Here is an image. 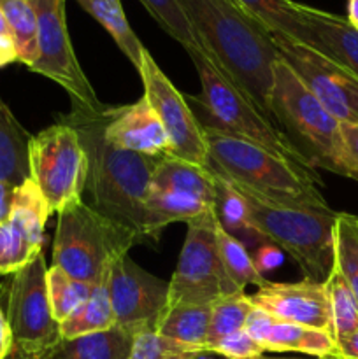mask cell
<instances>
[{
    "label": "cell",
    "mask_w": 358,
    "mask_h": 359,
    "mask_svg": "<svg viewBox=\"0 0 358 359\" xmlns=\"http://www.w3.org/2000/svg\"><path fill=\"white\" fill-rule=\"evenodd\" d=\"M179 4L211 62L274 123L270 93L274 67L281 55L272 34L235 0H179Z\"/></svg>",
    "instance_id": "cell-1"
},
{
    "label": "cell",
    "mask_w": 358,
    "mask_h": 359,
    "mask_svg": "<svg viewBox=\"0 0 358 359\" xmlns=\"http://www.w3.org/2000/svg\"><path fill=\"white\" fill-rule=\"evenodd\" d=\"M109 105L98 111H72L62 116L79 133L86 149L88 205L102 216L135 231L142 242H150L146 231V198L151 175L161 158L144 156L116 147L104 135Z\"/></svg>",
    "instance_id": "cell-2"
},
{
    "label": "cell",
    "mask_w": 358,
    "mask_h": 359,
    "mask_svg": "<svg viewBox=\"0 0 358 359\" xmlns=\"http://www.w3.org/2000/svg\"><path fill=\"white\" fill-rule=\"evenodd\" d=\"M202 130L209 168L235 188L274 205L290 209H330L318 188V184H321L319 175L307 174L276 154L235 139L211 125H202Z\"/></svg>",
    "instance_id": "cell-3"
},
{
    "label": "cell",
    "mask_w": 358,
    "mask_h": 359,
    "mask_svg": "<svg viewBox=\"0 0 358 359\" xmlns=\"http://www.w3.org/2000/svg\"><path fill=\"white\" fill-rule=\"evenodd\" d=\"M186 53L197 69L202 88L200 95L186 100L202 125H211L235 139L255 144L307 174L319 175L297 153L283 132L269 121L211 62L204 49L195 48Z\"/></svg>",
    "instance_id": "cell-4"
},
{
    "label": "cell",
    "mask_w": 358,
    "mask_h": 359,
    "mask_svg": "<svg viewBox=\"0 0 358 359\" xmlns=\"http://www.w3.org/2000/svg\"><path fill=\"white\" fill-rule=\"evenodd\" d=\"M270 114L309 167L347 177L340 123L323 107L283 58L274 67Z\"/></svg>",
    "instance_id": "cell-5"
},
{
    "label": "cell",
    "mask_w": 358,
    "mask_h": 359,
    "mask_svg": "<svg viewBox=\"0 0 358 359\" xmlns=\"http://www.w3.org/2000/svg\"><path fill=\"white\" fill-rule=\"evenodd\" d=\"M140 242L133 230L79 202L58 212L53 265L74 279L97 286L107 277L112 263Z\"/></svg>",
    "instance_id": "cell-6"
},
{
    "label": "cell",
    "mask_w": 358,
    "mask_h": 359,
    "mask_svg": "<svg viewBox=\"0 0 358 359\" xmlns=\"http://www.w3.org/2000/svg\"><path fill=\"white\" fill-rule=\"evenodd\" d=\"M239 189V188H237ZM249 226L263 241L286 252L304 279L325 283L333 269V209H290L274 205L248 191Z\"/></svg>",
    "instance_id": "cell-7"
},
{
    "label": "cell",
    "mask_w": 358,
    "mask_h": 359,
    "mask_svg": "<svg viewBox=\"0 0 358 359\" xmlns=\"http://www.w3.org/2000/svg\"><path fill=\"white\" fill-rule=\"evenodd\" d=\"M30 179L37 184L49 214L83 202L88 156L79 133L60 119L32 135L28 146Z\"/></svg>",
    "instance_id": "cell-8"
},
{
    "label": "cell",
    "mask_w": 358,
    "mask_h": 359,
    "mask_svg": "<svg viewBox=\"0 0 358 359\" xmlns=\"http://www.w3.org/2000/svg\"><path fill=\"white\" fill-rule=\"evenodd\" d=\"M178 266L168 280V307L213 305L228 294L242 293L225 272L216 248V216L209 210L188 221Z\"/></svg>",
    "instance_id": "cell-9"
},
{
    "label": "cell",
    "mask_w": 358,
    "mask_h": 359,
    "mask_svg": "<svg viewBox=\"0 0 358 359\" xmlns=\"http://www.w3.org/2000/svg\"><path fill=\"white\" fill-rule=\"evenodd\" d=\"M48 265L39 252L23 269L11 273L7 283L6 314L13 337V349L28 356H41L55 346L60 335V325L53 318L48 298Z\"/></svg>",
    "instance_id": "cell-10"
},
{
    "label": "cell",
    "mask_w": 358,
    "mask_h": 359,
    "mask_svg": "<svg viewBox=\"0 0 358 359\" xmlns=\"http://www.w3.org/2000/svg\"><path fill=\"white\" fill-rule=\"evenodd\" d=\"M37 14L39 56L28 70L62 86L76 111L104 107L77 62L65 18V0H30Z\"/></svg>",
    "instance_id": "cell-11"
},
{
    "label": "cell",
    "mask_w": 358,
    "mask_h": 359,
    "mask_svg": "<svg viewBox=\"0 0 358 359\" xmlns=\"http://www.w3.org/2000/svg\"><path fill=\"white\" fill-rule=\"evenodd\" d=\"M137 70L142 79L144 97L160 118L171 140V156L199 167H209L202 125L185 95L171 83L147 49H144Z\"/></svg>",
    "instance_id": "cell-12"
},
{
    "label": "cell",
    "mask_w": 358,
    "mask_h": 359,
    "mask_svg": "<svg viewBox=\"0 0 358 359\" xmlns=\"http://www.w3.org/2000/svg\"><path fill=\"white\" fill-rule=\"evenodd\" d=\"M281 58L339 123L358 125V77L316 49L272 34Z\"/></svg>",
    "instance_id": "cell-13"
},
{
    "label": "cell",
    "mask_w": 358,
    "mask_h": 359,
    "mask_svg": "<svg viewBox=\"0 0 358 359\" xmlns=\"http://www.w3.org/2000/svg\"><path fill=\"white\" fill-rule=\"evenodd\" d=\"M107 291L116 326L139 333L154 330L168 302V280L160 279L123 255L111 265Z\"/></svg>",
    "instance_id": "cell-14"
},
{
    "label": "cell",
    "mask_w": 358,
    "mask_h": 359,
    "mask_svg": "<svg viewBox=\"0 0 358 359\" xmlns=\"http://www.w3.org/2000/svg\"><path fill=\"white\" fill-rule=\"evenodd\" d=\"M255 307L279 321L295 323L332 333L329 297L325 284L302 279L298 283H267L251 294Z\"/></svg>",
    "instance_id": "cell-15"
},
{
    "label": "cell",
    "mask_w": 358,
    "mask_h": 359,
    "mask_svg": "<svg viewBox=\"0 0 358 359\" xmlns=\"http://www.w3.org/2000/svg\"><path fill=\"white\" fill-rule=\"evenodd\" d=\"M104 135L116 147L144 156L161 158L171 154L167 132L144 95L135 104L109 105Z\"/></svg>",
    "instance_id": "cell-16"
},
{
    "label": "cell",
    "mask_w": 358,
    "mask_h": 359,
    "mask_svg": "<svg viewBox=\"0 0 358 359\" xmlns=\"http://www.w3.org/2000/svg\"><path fill=\"white\" fill-rule=\"evenodd\" d=\"M263 351L270 353H304L314 358H337L336 339L325 330L309 328L295 323L272 318L263 332L256 337Z\"/></svg>",
    "instance_id": "cell-17"
},
{
    "label": "cell",
    "mask_w": 358,
    "mask_h": 359,
    "mask_svg": "<svg viewBox=\"0 0 358 359\" xmlns=\"http://www.w3.org/2000/svg\"><path fill=\"white\" fill-rule=\"evenodd\" d=\"M133 335L130 330L114 326L76 339H60L37 359H128Z\"/></svg>",
    "instance_id": "cell-18"
},
{
    "label": "cell",
    "mask_w": 358,
    "mask_h": 359,
    "mask_svg": "<svg viewBox=\"0 0 358 359\" xmlns=\"http://www.w3.org/2000/svg\"><path fill=\"white\" fill-rule=\"evenodd\" d=\"M213 210V202L204 200L192 193L150 189L146 198V231L147 237L158 238L167 224L175 221L197 219Z\"/></svg>",
    "instance_id": "cell-19"
},
{
    "label": "cell",
    "mask_w": 358,
    "mask_h": 359,
    "mask_svg": "<svg viewBox=\"0 0 358 359\" xmlns=\"http://www.w3.org/2000/svg\"><path fill=\"white\" fill-rule=\"evenodd\" d=\"M51 216L39 191L37 184L30 177L14 191L13 209L7 224L11 231L28 245L34 252H42V242H44V226L48 217Z\"/></svg>",
    "instance_id": "cell-20"
},
{
    "label": "cell",
    "mask_w": 358,
    "mask_h": 359,
    "mask_svg": "<svg viewBox=\"0 0 358 359\" xmlns=\"http://www.w3.org/2000/svg\"><path fill=\"white\" fill-rule=\"evenodd\" d=\"M30 133L23 128L9 105L0 97V181L20 186L30 177Z\"/></svg>",
    "instance_id": "cell-21"
},
{
    "label": "cell",
    "mask_w": 358,
    "mask_h": 359,
    "mask_svg": "<svg viewBox=\"0 0 358 359\" xmlns=\"http://www.w3.org/2000/svg\"><path fill=\"white\" fill-rule=\"evenodd\" d=\"M150 189L192 193L214 203V174L209 167H199L167 154L158 161L151 175Z\"/></svg>",
    "instance_id": "cell-22"
},
{
    "label": "cell",
    "mask_w": 358,
    "mask_h": 359,
    "mask_svg": "<svg viewBox=\"0 0 358 359\" xmlns=\"http://www.w3.org/2000/svg\"><path fill=\"white\" fill-rule=\"evenodd\" d=\"M270 34H281L309 46L311 32L302 16V4L293 0H235Z\"/></svg>",
    "instance_id": "cell-23"
},
{
    "label": "cell",
    "mask_w": 358,
    "mask_h": 359,
    "mask_svg": "<svg viewBox=\"0 0 358 359\" xmlns=\"http://www.w3.org/2000/svg\"><path fill=\"white\" fill-rule=\"evenodd\" d=\"M76 2L107 30L116 46L128 58V62L135 69H139L140 58L146 48L130 27L121 0H76Z\"/></svg>",
    "instance_id": "cell-24"
},
{
    "label": "cell",
    "mask_w": 358,
    "mask_h": 359,
    "mask_svg": "<svg viewBox=\"0 0 358 359\" xmlns=\"http://www.w3.org/2000/svg\"><path fill=\"white\" fill-rule=\"evenodd\" d=\"M209 325L211 305H178L165 309L154 332L186 346L206 351Z\"/></svg>",
    "instance_id": "cell-25"
},
{
    "label": "cell",
    "mask_w": 358,
    "mask_h": 359,
    "mask_svg": "<svg viewBox=\"0 0 358 359\" xmlns=\"http://www.w3.org/2000/svg\"><path fill=\"white\" fill-rule=\"evenodd\" d=\"M114 326L116 319L109 300L107 277H105L102 283L93 286L90 298L60 325V335L62 339H76L90 333L105 332Z\"/></svg>",
    "instance_id": "cell-26"
},
{
    "label": "cell",
    "mask_w": 358,
    "mask_h": 359,
    "mask_svg": "<svg viewBox=\"0 0 358 359\" xmlns=\"http://www.w3.org/2000/svg\"><path fill=\"white\" fill-rule=\"evenodd\" d=\"M14 48H16L18 62L32 67L39 56V27L37 14L30 0H0Z\"/></svg>",
    "instance_id": "cell-27"
},
{
    "label": "cell",
    "mask_w": 358,
    "mask_h": 359,
    "mask_svg": "<svg viewBox=\"0 0 358 359\" xmlns=\"http://www.w3.org/2000/svg\"><path fill=\"white\" fill-rule=\"evenodd\" d=\"M214 233H216L218 255H220L221 263H223L225 272L228 273L230 280L239 290L244 291L251 284L262 287L263 284L269 283L258 270L255 259L251 258L246 245L235 237H232L228 231H225L221 224L218 223V219L216 226H214Z\"/></svg>",
    "instance_id": "cell-28"
},
{
    "label": "cell",
    "mask_w": 358,
    "mask_h": 359,
    "mask_svg": "<svg viewBox=\"0 0 358 359\" xmlns=\"http://www.w3.org/2000/svg\"><path fill=\"white\" fill-rule=\"evenodd\" d=\"M333 266L358 304V216L337 212L333 223Z\"/></svg>",
    "instance_id": "cell-29"
},
{
    "label": "cell",
    "mask_w": 358,
    "mask_h": 359,
    "mask_svg": "<svg viewBox=\"0 0 358 359\" xmlns=\"http://www.w3.org/2000/svg\"><path fill=\"white\" fill-rule=\"evenodd\" d=\"M211 170V168H209ZM213 172V170H211ZM214 174V172H213ZM214 216L225 231L237 238V235L248 237L249 233L258 237L249 226V209L244 195L227 179L214 174Z\"/></svg>",
    "instance_id": "cell-30"
},
{
    "label": "cell",
    "mask_w": 358,
    "mask_h": 359,
    "mask_svg": "<svg viewBox=\"0 0 358 359\" xmlns=\"http://www.w3.org/2000/svg\"><path fill=\"white\" fill-rule=\"evenodd\" d=\"M46 280H48V298L53 318L58 325L70 318L90 298L93 290L91 284L74 279L56 265L48 266Z\"/></svg>",
    "instance_id": "cell-31"
},
{
    "label": "cell",
    "mask_w": 358,
    "mask_h": 359,
    "mask_svg": "<svg viewBox=\"0 0 358 359\" xmlns=\"http://www.w3.org/2000/svg\"><path fill=\"white\" fill-rule=\"evenodd\" d=\"M255 309L251 298L242 291V293L228 294V297L220 298L211 305V325L207 332L206 353L213 344L221 340L230 333L244 330L246 319Z\"/></svg>",
    "instance_id": "cell-32"
},
{
    "label": "cell",
    "mask_w": 358,
    "mask_h": 359,
    "mask_svg": "<svg viewBox=\"0 0 358 359\" xmlns=\"http://www.w3.org/2000/svg\"><path fill=\"white\" fill-rule=\"evenodd\" d=\"M323 284H325L330 316H332V335L337 342L340 339H346L358 328V304L336 266Z\"/></svg>",
    "instance_id": "cell-33"
},
{
    "label": "cell",
    "mask_w": 358,
    "mask_h": 359,
    "mask_svg": "<svg viewBox=\"0 0 358 359\" xmlns=\"http://www.w3.org/2000/svg\"><path fill=\"white\" fill-rule=\"evenodd\" d=\"M154 21L174 39L175 42L185 48V51L200 48L199 39L186 18L179 0H139Z\"/></svg>",
    "instance_id": "cell-34"
},
{
    "label": "cell",
    "mask_w": 358,
    "mask_h": 359,
    "mask_svg": "<svg viewBox=\"0 0 358 359\" xmlns=\"http://www.w3.org/2000/svg\"><path fill=\"white\" fill-rule=\"evenodd\" d=\"M206 351L167 339L154 330H142L133 335L128 359H199Z\"/></svg>",
    "instance_id": "cell-35"
},
{
    "label": "cell",
    "mask_w": 358,
    "mask_h": 359,
    "mask_svg": "<svg viewBox=\"0 0 358 359\" xmlns=\"http://www.w3.org/2000/svg\"><path fill=\"white\" fill-rule=\"evenodd\" d=\"M207 353L220 354L225 359H253L265 351L246 330H239V332L230 333V335L223 337L216 344H213L207 349Z\"/></svg>",
    "instance_id": "cell-36"
},
{
    "label": "cell",
    "mask_w": 358,
    "mask_h": 359,
    "mask_svg": "<svg viewBox=\"0 0 358 359\" xmlns=\"http://www.w3.org/2000/svg\"><path fill=\"white\" fill-rule=\"evenodd\" d=\"M340 133H343L344 154H346L347 177L358 182V125L340 123Z\"/></svg>",
    "instance_id": "cell-37"
},
{
    "label": "cell",
    "mask_w": 358,
    "mask_h": 359,
    "mask_svg": "<svg viewBox=\"0 0 358 359\" xmlns=\"http://www.w3.org/2000/svg\"><path fill=\"white\" fill-rule=\"evenodd\" d=\"M18 62L16 48H14L13 35H11L9 25H7L4 11L0 7V69L11 65V63Z\"/></svg>",
    "instance_id": "cell-38"
},
{
    "label": "cell",
    "mask_w": 358,
    "mask_h": 359,
    "mask_svg": "<svg viewBox=\"0 0 358 359\" xmlns=\"http://www.w3.org/2000/svg\"><path fill=\"white\" fill-rule=\"evenodd\" d=\"M14 191H16V186L9 184L6 181H0V224L9 221L11 209H13L14 202Z\"/></svg>",
    "instance_id": "cell-39"
},
{
    "label": "cell",
    "mask_w": 358,
    "mask_h": 359,
    "mask_svg": "<svg viewBox=\"0 0 358 359\" xmlns=\"http://www.w3.org/2000/svg\"><path fill=\"white\" fill-rule=\"evenodd\" d=\"M337 358L340 359H358V328L346 339H340L336 342Z\"/></svg>",
    "instance_id": "cell-40"
},
{
    "label": "cell",
    "mask_w": 358,
    "mask_h": 359,
    "mask_svg": "<svg viewBox=\"0 0 358 359\" xmlns=\"http://www.w3.org/2000/svg\"><path fill=\"white\" fill-rule=\"evenodd\" d=\"M13 349V337H11L9 325H7L6 314L0 305V359H7Z\"/></svg>",
    "instance_id": "cell-41"
},
{
    "label": "cell",
    "mask_w": 358,
    "mask_h": 359,
    "mask_svg": "<svg viewBox=\"0 0 358 359\" xmlns=\"http://www.w3.org/2000/svg\"><path fill=\"white\" fill-rule=\"evenodd\" d=\"M346 20L358 32V0H347Z\"/></svg>",
    "instance_id": "cell-42"
},
{
    "label": "cell",
    "mask_w": 358,
    "mask_h": 359,
    "mask_svg": "<svg viewBox=\"0 0 358 359\" xmlns=\"http://www.w3.org/2000/svg\"><path fill=\"white\" fill-rule=\"evenodd\" d=\"M7 359H37V358L28 356V354H23V353H16V351H11V354L7 356Z\"/></svg>",
    "instance_id": "cell-43"
},
{
    "label": "cell",
    "mask_w": 358,
    "mask_h": 359,
    "mask_svg": "<svg viewBox=\"0 0 358 359\" xmlns=\"http://www.w3.org/2000/svg\"><path fill=\"white\" fill-rule=\"evenodd\" d=\"M253 359H298V358H277V356H267V354H260V356ZM314 359H340V358H314Z\"/></svg>",
    "instance_id": "cell-44"
}]
</instances>
